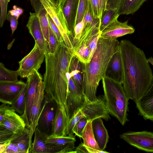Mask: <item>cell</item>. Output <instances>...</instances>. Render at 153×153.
Masks as SVG:
<instances>
[{"mask_svg":"<svg viewBox=\"0 0 153 153\" xmlns=\"http://www.w3.org/2000/svg\"><path fill=\"white\" fill-rule=\"evenodd\" d=\"M120 43L123 86L128 98L136 103L150 86L153 79L152 71L143 50L127 39Z\"/></svg>","mask_w":153,"mask_h":153,"instance_id":"obj_1","label":"cell"},{"mask_svg":"<svg viewBox=\"0 0 153 153\" xmlns=\"http://www.w3.org/2000/svg\"><path fill=\"white\" fill-rule=\"evenodd\" d=\"M74 51L64 41L54 54H45L46 65L43 82L45 92L56 103L58 108H65L68 89L67 74Z\"/></svg>","mask_w":153,"mask_h":153,"instance_id":"obj_2","label":"cell"},{"mask_svg":"<svg viewBox=\"0 0 153 153\" xmlns=\"http://www.w3.org/2000/svg\"><path fill=\"white\" fill-rule=\"evenodd\" d=\"M120 49V42L117 39L100 36L91 59L84 65L82 92L88 101L92 102L97 100L96 93L99 83L105 76L111 57Z\"/></svg>","mask_w":153,"mask_h":153,"instance_id":"obj_3","label":"cell"},{"mask_svg":"<svg viewBox=\"0 0 153 153\" xmlns=\"http://www.w3.org/2000/svg\"><path fill=\"white\" fill-rule=\"evenodd\" d=\"M102 80L107 109L110 114L123 126L128 120L127 112L129 99L122 84L105 76Z\"/></svg>","mask_w":153,"mask_h":153,"instance_id":"obj_4","label":"cell"},{"mask_svg":"<svg viewBox=\"0 0 153 153\" xmlns=\"http://www.w3.org/2000/svg\"><path fill=\"white\" fill-rule=\"evenodd\" d=\"M58 108L56 102L45 94L44 103L36 128L46 136L51 135L53 123Z\"/></svg>","mask_w":153,"mask_h":153,"instance_id":"obj_5","label":"cell"},{"mask_svg":"<svg viewBox=\"0 0 153 153\" xmlns=\"http://www.w3.org/2000/svg\"><path fill=\"white\" fill-rule=\"evenodd\" d=\"M48 14L59 29L65 45L74 51L73 45L69 37V33L63 14L58 7L57 0H40Z\"/></svg>","mask_w":153,"mask_h":153,"instance_id":"obj_6","label":"cell"},{"mask_svg":"<svg viewBox=\"0 0 153 153\" xmlns=\"http://www.w3.org/2000/svg\"><path fill=\"white\" fill-rule=\"evenodd\" d=\"M68 89L65 106L69 120L79 111L88 100L82 92L76 86L68 72Z\"/></svg>","mask_w":153,"mask_h":153,"instance_id":"obj_7","label":"cell"},{"mask_svg":"<svg viewBox=\"0 0 153 153\" xmlns=\"http://www.w3.org/2000/svg\"><path fill=\"white\" fill-rule=\"evenodd\" d=\"M2 103L0 106V128L7 129L15 134L23 131L26 124L23 118L10 106Z\"/></svg>","mask_w":153,"mask_h":153,"instance_id":"obj_8","label":"cell"},{"mask_svg":"<svg viewBox=\"0 0 153 153\" xmlns=\"http://www.w3.org/2000/svg\"><path fill=\"white\" fill-rule=\"evenodd\" d=\"M45 57V52L35 43L30 52L19 62V76L22 78L27 77L35 70L38 71Z\"/></svg>","mask_w":153,"mask_h":153,"instance_id":"obj_9","label":"cell"},{"mask_svg":"<svg viewBox=\"0 0 153 153\" xmlns=\"http://www.w3.org/2000/svg\"><path fill=\"white\" fill-rule=\"evenodd\" d=\"M43 80L38 71L35 70L27 77V87L26 91L25 109L23 114L21 116L27 127L30 125L31 109L39 84Z\"/></svg>","mask_w":153,"mask_h":153,"instance_id":"obj_10","label":"cell"},{"mask_svg":"<svg viewBox=\"0 0 153 153\" xmlns=\"http://www.w3.org/2000/svg\"><path fill=\"white\" fill-rule=\"evenodd\" d=\"M120 138L130 145L147 152H153V133L147 131L128 132Z\"/></svg>","mask_w":153,"mask_h":153,"instance_id":"obj_11","label":"cell"},{"mask_svg":"<svg viewBox=\"0 0 153 153\" xmlns=\"http://www.w3.org/2000/svg\"><path fill=\"white\" fill-rule=\"evenodd\" d=\"M79 110L88 121H92L98 118H102L106 121L111 119L104 98L100 96L98 97L94 102L87 100Z\"/></svg>","mask_w":153,"mask_h":153,"instance_id":"obj_12","label":"cell"},{"mask_svg":"<svg viewBox=\"0 0 153 153\" xmlns=\"http://www.w3.org/2000/svg\"><path fill=\"white\" fill-rule=\"evenodd\" d=\"M58 5L64 16L71 41L74 34L79 0H57Z\"/></svg>","mask_w":153,"mask_h":153,"instance_id":"obj_13","label":"cell"},{"mask_svg":"<svg viewBox=\"0 0 153 153\" xmlns=\"http://www.w3.org/2000/svg\"><path fill=\"white\" fill-rule=\"evenodd\" d=\"M45 141L52 153H76L74 150L76 140L74 135L62 137L51 135L47 136Z\"/></svg>","mask_w":153,"mask_h":153,"instance_id":"obj_14","label":"cell"},{"mask_svg":"<svg viewBox=\"0 0 153 153\" xmlns=\"http://www.w3.org/2000/svg\"><path fill=\"white\" fill-rule=\"evenodd\" d=\"M26 85L21 81L0 82V101L11 105L20 94Z\"/></svg>","mask_w":153,"mask_h":153,"instance_id":"obj_15","label":"cell"},{"mask_svg":"<svg viewBox=\"0 0 153 153\" xmlns=\"http://www.w3.org/2000/svg\"><path fill=\"white\" fill-rule=\"evenodd\" d=\"M135 29L128 24V21L121 22L116 19L108 25L101 33L100 36L110 39L117 38L134 32Z\"/></svg>","mask_w":153,"mask_h":153,"instance_id":"obj_16","label":"cell"},{"mask_svg":"<svg viewBox=\"0 0 153 153\" xmlns=\"http://www.w3.org/2000/svg\"><path fill=\"white\" fill-rule=\"evenodd\" d=\"M44 84L43 80L39 83L32 107L30 125L29 127L33 136L36 128L38 119L41 112L44 99Z\"/></svg>","mask_w":153,"mask_h":153,"instance_id":"obj_17","label":"cell"},{"mask_svg":"<svg viewBox=\"0 0 153 153\" xmlns=\"http://www.w3.org/2000/svg\"><path fill=\"white\" fill-rule=\"evenodd\" d=\"M30 16L26 25L29 32L40 48L46 53L47 48L39 19L36 13H30Z\"/></svg>","mask_w":153,"mask_h":153,"instance_id":"obj_18","label":"cell"},{"mask_svg":"<svg viewBox=\"0 0 153 153\" xmlns=\"http://www.w3.org/2000/svg\"><path fill=\"white\" fill-rule=\"evenodd\" d=\"M135 103L139 114L146 120L153 121V79L147 91Z\"/></svg>","mask_w":153,"mask_h":153,"instance_id":"obj_19","label":"cell"},{"mask_svg":"<svg viewBox=\"0 0 153 153\" xmlns=\"http://www.w3.org/2000/svg\"><path fill=\"white\" fill-rule=\"evenodd\" d=\"M105 76L122 84L123 67L121 49L111 57L106 71Z\"/></svg>","mask_w":153,"mask_h":153,"instance_id":"obj_20","label":"cell"},{"mask_svg":"<svg viewBox=\"0 0 153 153\" xmlns=\"http://www.w3.org/2000/svg\"><path fill=\"white\" fill-rule=\"evenodd\" d=\"M30 0L31 5L39 19L48 50L50 26L47 12L40 0Z\"/></svg>","mask_w":153,"mask_h":153,"instance_id":"obj_21","label":"cell"},{"mask_svg":"<svg viewBox=\"0 0 153 153\" xmlns=\"http://www.w3.org/2000/svg\"><path fill=\"white\" fill-rule=\"evenodd\" d=\"M92 126L94 137L100 149L104 151L108 141L109 136L101 118L92 121Z\"/></svg>","mask_w":153,"mask_h":153,"instance_id":"obj_22","label":"cell"},{"mask_svg":"<svg viewBox=\"0 0 153 153\" xmlns=\"http://www.w3.org/2000/svg\"><path fill=\"white\" fill-rule=\"evenodd\" d=\"M84 63L75 55L70 62L68 72L77 88L82 91Z\"/></svg>","mask_w":153,"mask_h":153,"instance_id":"obj_23","label":"cell"},{"mask_svg":"<svg viewBox=\"0 0 153 153\" xmlns=\"http://www.w3.org/2000/svg\"><path fill=\"white\" fill-rule=\"evenodd\" d=\"M69 120L65 108H58L53 123L51 135L57 137L66 136L65 131Z\"/></svg>","mask_w":153,"mask_h":153,"instance_id":"obj_24","label":"cell"},{"mask_svg":"<svg viewBox=\"0 0 153 153\" xmlns=\"http://www.w3.org/2000/svg\"><path fill=\"white\" fill-rule=\"evenodd\" d=\"M32 136L30 129L27 127L21 132L15 134L11 142L16 145L22 153H30Z\"/></svg>","mask_w":153,"mask_h":153,"instance_id":"obj_25","label":"cell"},{"mask_svg":"<svg viewBox=\"0 0 153 153\" xmlns=\"http://www.w3.org/2000/svg\"><path fill=\"white\" fill-rule=\"evenodd\" d=\"M34 133V139L30 153H51L50 147L45 141L47 136L42 134L37 128Z\"/></svg>","mask_w":153,"mask_h":153,"instance_id":"obj_26","label":"cell"},{"mask_svg":"<svg viewBox=\"0 0 153 153\" xmlns=\"http://www.w3.org/2000/svg\"><path fill=\"white\" fill-rule=\"evenodd\" d=\"M147 0H122L118 10L121 14H133L137 11Z\"/></svg>","mask_w":153,"mask_h":153,"instance_id":"obj_27","label":"cell"},{"mask_svg":"<svg viewBox=\"0 0 153 153\" xmlns=\"http://www.w3.org/2000/svg\"><path fill=\"white\" fill-rule=\"evenodd\" d=\"M80 138L83 139V143L86 146L101 150L99 147L94 137L92 121L88 122L82 132Z\"/></svg>","mask_w":153,"mask_h":153,"instance_id":"obj_28","label":"cell"},{"mask_svg":"<svg viewBox=\"0 0 153 153\" xmlns=\"http://www.w3.org/2000/svg\"><path fill=\"white\" fill-rule=\"evenodd\" d=\"M119 16L118 10L106 9L102 14L100 19V31L101 32L108 25L118 19Z\"/></svg>","mask_w":153,"mask_h":153,"instance_id":"obj_29","label":"cell"},{"mask_svg":"<svg viewBox=\"0 0 153 153\" xmlns=\"http://www.w3.org/2000/svg\"><path fill=\"white\" fill-rule=\"evenodd\" d=\"M19 71H12L6 68L2 63H0V82H14L18 81Z\"/></svg>","mask_w":153,"mask_h":153,"instance_id":"obj_30","label":"cell"},{"mask_svg":"<svg viewBox=\"0 0 153 153\" xmlns=\"http://www.w3.org/2000/svg\"><path fill=\"white\" fill-rule=\"evenodd\" d=\"M94 19H100L106 9L108 0H89Z\"/></svg>","mask_w":153,"mask_h":153,"instance_id":"obj_31","label":"cell"},{"mask_svg":"<svg viewBox=\"0 0 153 153\" xmlns=\"http://www.w3.org/2000/svg\"><path fill=\"white\" fill-rule=\"evenodd\" d=\"M27 84L23 88L16 100L10 105L15 111L21 116L24 114L25 109V96Z\"/></svg>","mask_w":153,"mask_h":153,"instance_id":"obj_32","label":"cell"},{"mask_svg":"<svg viewBox=\"0 0 153 153\" xmlns=\"http://www.w3.org/2000/svg\"><path fill=\"white\" fill-rule=\"evenodd\" d=\"M50 26V25H49ZM61 42H59L51 27L49 26V36L48 53L54 54Z\"/></svg>","mask_w":153,"mask_h":153,"instance_id":"obj_33","label":"cell"},{"mask_svg":"<svg viewBox=\"0 0 153 153\" xmlns=\"http://www.w3.org/2000/svg\"><path fill=\"white\" fill-rule=\"evenodd\" d=\"M83 117V115L79 110L69 120L65 131L66 136L74 135L73 129L74 126L78 121Z\"/></svg>","mask_w":153,"mask_h":153,"instance_id":"obj_34","label":"cell"},{"mask_svg":"<svg viewBox=\"0 0 153 153\" xmlns=\"http://www.w3.org/2000/svg\"><path fill=\"white\" fill-rule=\"evenodd\" d=\"M88 0H79L76 21V25L83 19L87 6Z\"/></svg>","mask_w":153,"mask_h":153,"instance_id":"obj_35","label":"cell"},{"mask_svg":"<svg viewBox=\"0 0 153 153\" xmlns=\"http://www.w3.org/2000/svg\"><path fill=\"white\" fill-rule=\"evenodd\" d=\"M14 134L7 129L0 128V144H7L11 142Z\"/></svg>","mask_w":153,"mask_h":153,"instance_id":"obj_36","label":"cell"},{"mask_svg":"<svg viewBox=\"0 0 153 153\" xmlns=\"http://www.w3.org/2000/svg\"><path fill=\"white\" fill-rule=\"evenodd\" d=\"M88 121L87 119L84 117L80 119L73 128L74 133L80 137L82 132Z\"/></svg>","mask_w":153,"mask_h":153,"instance_id":"obj_37","label":"cell"},{"mask_svg":"<svg viewBox=\"0 0 153 153\" xmlns=\"http://www.w3.org/2000/svg\"><path fill=\"white\" fill-rule=\"evenodd\" d=\"M76 153H108L105 151L99 150L96 149L85 146L83 143H81L75 150Z\"/></svg>","mask_w":153,"mask_h":153,"instance_id":"obj_38","label":"cell"},{"mask_svg":"<svg viewBox=\"0 0 153 153\" xmlns=\"http://www.w3.org/2000/svg\"><path fill=\"white\" fill-rule=\"evenodd\" d=\"M1 4V16L0 18V27H2L3 24L6 19L7 7L8 3L10 0H0Z\"/></svg>","mask_w":153,"mask_h":153,"instance_id":"obj_39","label":"cell"},{"mask_svg":"<svg viewBox=\"0 0 153 153\" xmlns=\"http://www.w3.org/2000/svg\"><path fill=\"white\" fill-rule=\"evenodd\" d=\"M48 18L50 26L56 35L58 41L62 42L63 41V40L59 29L48 14Z\"/></svg>","mask_w":153,"mask_h":153,"instance_id":"obj_40","label":"cell"},{"mask_svg":"<svg viewBox=\"0 0 153 153\" xmlns=\"http://www.w3.org/2000/svg\"><path fill=\"white\" fill-rule=\"evenodd\" d=\"M2 153H22L17 146L11 142H10Z\"/></svg>","mask_w":153,"mask_h":153,"instance_id":"obj_41","label":"cell"},{"mask_svg":"<svg viewBox=\"0 0 153 153\" xmlns=\"http://www.w3.org/2000/svg\"><path fill=\"white\" fill-rule=\"evenodd\" d=\"M6 19L10 22L12 34L16 29L18 24V19L15 16L11 15L8 12L7 15Z\"/></svg>","mask_w":153,"mask_h":153,"instance_id":"obj_42","label":"cell"},{"mask_svg":"<svg viewBox=\"0 0 153 153\" xmlns=\"http://www.w3.org/2000/svg\"><path fill=\"white\" fill-rule=\"evenodd\" d=\"M122 0H108L106 9L118 10Z\"/></svg>","mask_w":153,"mask_h":153,"instance_id":"obj_43","label":"cell"},{"mask_svg":"<svg viewBox=\"0 0 153 153\" xmlns=\"http://www.w3.org/2000/svg\"><path fill=\"white\" fill-rule=\"evenodd\" d=\"M8 12L11 15L15 16L18 19L20 16L16 9L15 8H13V10H9Z\"/></svg>","mask_w":153,"mask_h":153,"instance_id":"obj_44","label":"cell"},{"mask_svg":"<svg viewBox=\"0 0 153 153\" xmlns=\"http://www.w3.org/2000/svg\"><path fill=\"white\" fill-rule=\"evenodd\" d=\"M147 60L149 63H150L153 66V58L152 57H150L147 59Z\"/></svg>","mask_w":153,"mask_h":153,"instance_id":"obj_45","label":"cell"}]
</instances>
